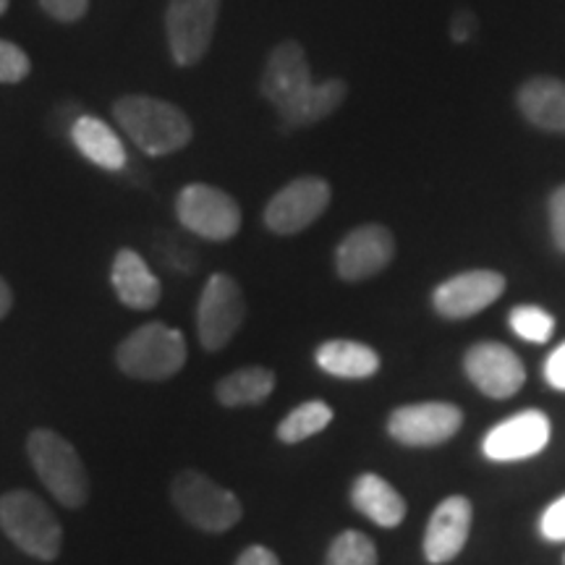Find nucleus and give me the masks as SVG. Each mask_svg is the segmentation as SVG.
Here are the masks:
<instances>
[{"label": "nucleus", "instance_id": "nucleus-18", "mask_svg": "<svg viewBox=\"0 0 565 565\" xmlns=\"http://www.w3.org/2000/svg\"><path fill=\"white\" fill-rule=\"evenodd\" d=\"M519 108L536 129L565 134V82L534 76L519 89Z\"/></svg>", "mask_w": 565, "mask_h": 565}, {"label": "nucleus", "instance_id": "nucleus-9", "mask_svg": "<svg viewBox=\"0 0 565 565\" xmlns=\"http://www.w3.org/2000/svg\"><path fill=\"white\" fill-rule=\"evenodd\" d=\"M221 0H171L166 13V32L171 55L179 66H194L210 51Z\"/></svg>", "mask_w": 565, "mask_h": 565}, {"label": "nucleus", "instance_id": "nucleus-20", "mask_svg": "<svg viewBox=\"0 0 565 565\" xmlns=\"http://www.w3.org/2000/svg\"><path fill=\"white\" fill-rule=\"evenodd\" d=\"M71 139H74L76 150H79L84 158L95 162V166L105 168V171H121L126 166L124 141L118 139V134L113 131L108 124L100 121V118H76V124L71 126Z\"/></svg>", "mask_w": 565, "mask_h": 565}, {"label": "nucleus", "instance_id": "nucleus-10", "mask_svg": "<svg viewBox=\"0 0 565 565\" xmlns=\"http://www.w3.org/2000/svg\"><path fill=\"white\" fill-rule=\"evenodd\" d=\"M330 186L317 175H303L282 186L278 194L267 202L265 225L280 236H294L309 228L317 217L328 210Z\"/></svg>", "mask_w": 565, "mask_h": 565}, {"label": "nucleus", "instance_id": "nucleus-24", "mask_svg": "<svg viewBox=\"0 0 565 565\" xmlns=\"http://www.w3.org/2000/svg\"><path fill=\"white\" fill-rule=\"evenodd\" d=\"M324 565H377V550L366 534L343 532L330 545Z\"/></svg>", "mask_w": 565, "mask_h": 565}, {"label": "nucleus", "instance_id": "nucleus-1", "mask_svg": "<svg viewBox=\"0 0 565 565\" xmlns=\"http://www.w3.org/2000/svg\"><path fill=\"white\" fill-rule=\"evenodd\" d=\"M259 87H263L265 100L275 105L286 129L322 121L341 108L345 92H349L341 79L315 84L312 74H309L307 53L294 40L280 42L270 53Z\"/></svg>", "mask_w": 565, "mask_h": 565}, {"label": "nucleus", "instance_id": "nucleus-4", "mask_svg": "<svg viewBox=\"0 0 565 565\" xmlns=\"http://www.w3.org/2000/svg\"><path fill=\"white\" fill-rule=\"evenodd\" d=\"M0 529L6 536L38 561H55L61 553L63 529L55 513L30 490L0 494Z\"/></svg>", "mask_w": 565, "mask_h": 565}, {"label": "nucleus", "instance_id": "nucleus-5", "mask_svg": "<svg viewBox=\"0 0 565 565\" xmlns=\"http://www.w3.org/2000/svg\"><path fill=\"white\" fill-rule=\"evenodd\" d=\"M186 341L175 328L162 322H147L118 345L116 362L134 380H168L186 364Z\"/></svg>", "mask_w": 565, "mask_h": 565}, {"label": "nucleus", "instance_id": "nucleus-12", "mask_svg": "<svg viewBox=\"0 0 565 565\" xmlns=\"http://www.w3.org/2000/svg\"><path fill=\"white\" fill-rule=\"evenodd\" d=\"M466 374L490 398H511L524 387L526 370L503 343H477L466 351Z\"/></svg>", "mask_w": 565, "mask_h": 565}, {"label": "nucleus", "instance_id": "nucleus-19", "mask_svg": "<svg viewBox=\"0 0 565 565\" xmlns=\"http://www.w3.org/2000/svg\"><path fill=\"white\" fill-rule=\"evenodd\" d=\"M351 503L377 526L393 529L406 519V500L391 482L377 475H362L353 482Z\"/></svg>", "mask_w": 565, "mask_h": 565}, {"label": "nucleus", "instance_id": "nucleus-7", "mask_svg": "<svg viewBox=\"0 0 565 565\" xmlns=\"http://www.w3.org/2000/svg\"><path fill=\"white\" fill-rule=\"evenodd\" d=\"M175 215L183 228L207 242H228L242 228L236 200L207 183H189L175 200Z\"/></svg>", "mask_w": 565, "mask_h": 565}, {"label": "nucleus", "instance_id": "nucleus-21", "mask_svg": "<svg viewBox=\"0 0 565 565\" xmlns=\"http://www.w3.org/2000/svg\"><path fill=\"white\" fill-rule=\"evenodd\" d=\"M322 372L343 380H366L380 370V353L356 341H328L315 353Z\"/></svg>", "mask_w": 565, "mask_h": 565}, {"label": "nucleus", "instance_id": "nucleus-2", "mask_svg": "<svg viewBox=\"0 0 565 565\" xmlns=\"http://www.w3.org/2000/svg\"><path fill=\"white\" fill-rule=\"evenodd\" d=\"M113 116L134 145L147 154L179 152L192 141V121L173 103L147 95H129L116 100Z\"/></svg>", "mask_w": 565, "mask_h": 565}, {"label": "nucleus", "instance_id": "nucleus-11", "mask_svg": "<svg viewBox=\"0 0 565 565\" xmlns=\"http://www.w3.org/2000/svg\"><path fill=\"white\" fill-rule=\"evenodd\" d=\"M463 424L461 408L454 404H414L391 414L387 429L398 443L412 448H433V445L448 443Z\"/></svg>", "mask_w": 565, "mask_h": 565}, {"label": "nucleus", "instance_id": "nucleus-23", "mask_svg": "<svg viewBox=\"0 0 565 565\" xmlns=\"http://www.w3.org/2000/svg\"><path fill=\"white\" fill-rule=\"evenodd\" d=\"M330 422H333V408L324 404V401H307V404L296 406L294 412L278 424V437L280 443L296 445L307 440V437L322 433Z\"/></svg>", "mask_w": 565, "mask_h": 565}, {"label": "nucleus", "instance_id": "nucleus-3", "mask_svg": "<svg viewBox=\"0 0 565 565\" xmlns=\"http://www.w3.org/2000/svg\"><path fill=\"white\" fill-rule=\"evenodd\" d=\"M26 454L42 484L66 508H82L89 498V477L76 448L53 429H34Z\"/></svg>", "mask_w": 565, "mask_h": 565}, {"label": "nucleus", "instance_id": "nucleus-17", "mask_svg": "<svg viewBox=\"0 0 565 565\" xmlns=\"http://www.w3.org/2000/svg\"><path fill=\"white\" fill-rule=\"evenodd\" d=\"M110 280L118 301L126 303L129 309L145 312V309H152L160 301V280L154 278V273L134 249H121L116 254Z\"/></svg>", "mask_w": 565, "mask_h": 565}, {"label": "nucleus", "instance_id": "nucleus-13", "mask_svg": "<svg viewBox=\"0 0 565 565\" xmlns=\"http://www.w3.org/2000/svg\"><path fill=\"white\" fill-rule=\"evenodd\" d=\"M395 254L393 233L385 225L370 223L362 228H353L349 236L343 238L335 252V270L343 280L359 282L366 278H374L391 265Z\"/></svg>", "mask_w": 565, "mask_h": 565}, {"label": "nucleus", "instance_id": "nucleus-6", "mask_svg": "<svg viewBox=\"0 0 565 565\" xmlns=\"http://www.w3.org/2000/svg\"><path fill=\"white\" fill-rule=\"evenodd\" d=\"M171 498L175 511H179L189 524L202 529V532L221 534L238 524L244 508L242 500L231 490H225L210 477L200 471H181L171 484Z\"/></svg>", "mask_w": 565, "mask_h": 565}, {"label": "nucleus", "instance_id": "nucleus-25", "mask_svg": "<svg viewBox=\"0 0 565 565\" xmlns=\"http://www.w3.org/2000/svg\"><path fill=\"white\" fill-rule=\"evenodd\" d=\"M511 328L529 343H547L553 338L555 320L540 307H515L511 312Z\"/></svg>", "mask_w": 565, "mask_h": 565}, {"label": "nucleus", "instance_id": "nucleus-14", "mask_svg": "<svg viewBox=\"0 0 565 565\" xmlns=\"http://www.w3.org/2000/svg\"><path fill=\"white\" fill-rule=\"evenodd\" d=\"M550 443V419L547 414L521 412L513 414L511 419L500 422L487 433L482 450L490 461H524L547 448Z\"/></svg>", "mask_w": 565, "mask_h": 565}, {"label": "nucleus", "instance_id": "nucleus-22", "mask_svg": "<svg viewBox=\"0 0 565 565\" xmlns=\"http://www.w3.org/2000/svg\"><path fill=\"white\" fill-rule=\"evenodd\" d=\"M275 391V372L265 366H244L225 374L215 385V395L223 406H259Z\"/></svg>", "mask_w": 565, "mask_h": 565}, {"label": "nucleus", "instance_id": "nucleus-15", "mask_svg": "<svg viewBox=\"0 0 565 565\" xmlns=\"http://www.w3.org/2000/svg\"><path fill=\"white\" fill-rule=\"evenodd\" d=\"M505 278L494 270H469L435 288V309L448 320H466L503 296Z\"/></svg>", "mask_w": 565, "mask_h": 565}, {"label": "nucleus", "instance_id": "nucleus-32", "mask_svg": "<svg viewBox=\"0 0 565 565\" xmlns=\"http://www.w3.org/2000/svg\"><path fill=\"white\" fill-rule=\"evenodd\" d=\"M477 32V19L471 11H458L454 19V26H450V34H454L456 42H466L471 34Z\"/></svg>", "mask_w": 565, "mask_h": 565}, {"label": "nucleus", "instance_id": "nucleus-34", "mask_svg": "<svg viewBox=\"0 0 565 565\" xmlns=\"http://www.w3.org/2000/svg\"><path fill=\"white\" fill-rule=\"evenodd\" d=\"M6 11H9V0H0V17H3Z\"/></svg>", "mask_w": 565, "mask_h": 565}, {"label": "nucleus", "instance_id": "nucleus-33", "mask_svg": "<svg viewBox=\"0 0 565 565\" xmlns=\"http://www.w3.org/2000/svg\"><path fill=\"white\" fill-rule=\"evenodd\" d=\"M11 307H13V294H11L9 282L0 278V320L11 312Z\"/></svg>", "mask_w": 565, "mask_h": 565}, {"label": "nucleus", "instance_id": "nucleus-8", "mask_svg": "<svg viewBox=\"0 0 565 565\" xmlns=\"http://www.w3.org/2000/svg\"><path fill=\"white\" fill-rule=\"evenodd\" d=\"M246 315V301L242 286L225 273H215L204 282L196 309V328H200V343L207 351H221L238 333Z\"/></svg>", "mask_w": 565, "mask_h": 565}, {"label": "nucleus", "instance_id": "nucleus-30", "mask_svg": "<svg viewBox=\"0 0 565 565\" xmlns=\"http://www.w3.org/2000/svg\"><path fill=\"white\" fill-rule=\"evenodd\" d=\"M545 380L555 391H565V343L550 353L545 364Z\"/></svg>", "mask_w": 565, "mask_h": 565}, {"label": "nucleus", "instance_id": "nucleus-27", "mask_svg": "<svg viewBox=\"0 0 565 565\" xmlns=\"http://www.w3.org/2000/svg\"><path fill=\"white\" fill-rule=\"evenodd\" d=\"M540 532L550 542H565V494L542 513Z\"/></svg>", "mask_w": 565, "mask_h": 565}, {"label": "nucleus", "instance_id": "nucleus-28", "mask_svg": "<svg viewBox=\"0 0 565 565\" xmlns=\"http://www.w3.org/2000/svg\"><path fill=\"white\" fill-rule=\"evenodd\" d=\"M42 11L58 21H79L89 9V0H40Z\"/></svg>", "mask_w": 565, "mask_h": 565}, {"label": "nucleus", "instance_id": "nucleus-26", "mask_svg": "<svg viewBox=\"0 0 565 565\" xmlns=\"http://www.w3.org/2000/svg\"><path fill=\"white\" fill-rule=\"evenodd\" d=\"M30 55L9 40H0V84H17L30 76Z\"/></svg>", "mask_w": 565, "mask_h": 565}, {"label": "nucleus", "instance_id": "nucleus-16", "mask_svg": "<svg viewBox=\"0 0 565 565\" xmlns=\"http://www.w3.org/2000/svg\"><path fill=\"white\" fill-rule=\"evenodd\" d=\"M471 529V503L463 494H454V498L443 500L435 508L433 519L427 524V534H424V555L429 563H448L461 553L469 540Z\"/></svg>", "mask_w": 565, "mask_h": 565}, {"label": "nucleus", "instance_id": "nucleus-29", "mask_svg": "<svg viewBox=\"0 0 565 565\" xmlns=\"http://www.w3.org/2000/svg\"><path fill=\"white\" fill-rule=\"evenodd\" d=\"M550 228L555 246L565 254V186L555 189V194L550 196Z\"/></svg>", "mask_w": 565, "mask_h": 565}, {"label": "nucleus", "instance_id": "nucleus-31", "mask_svg": "<svg viewBox=\"0 0 565 565\" xmlns=\"http://www.w3.org/2000/svg\"><path fill=\"white\" fill-rule=\"evenodd\" d=\"M236 565H280V561L273 550H267L263 545H252V547H246L242 555H238Z\"/></svg>", "mask_w": 565, "mask_h": 565}]
</instances>
